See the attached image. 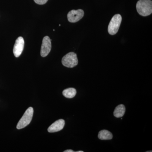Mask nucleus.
I'll use <instances>...</instances> for the list:
<instances>
[{"label":"nucleus","instance_id":"5","mask_svg":"<svg viewBox=\"0 0 152 152\" xmlns=\"http://www.w3.org/2000/svg\"><path fill=\"white\" fill-rule=\"evenodd\" d=\"M51 41L48 36L44 37L41 46V56L45 57L48 55L52 48Z\"/></svg>","mask_w":152,"mask_h":152},{"label":"nucleus","instance_id":"2","mask_svg":"<svg viewBox=\"0 0 152 152\" xmlns=\"http://www.w3.org/2000/svg\"><path fill=\"white\" fill-rule=\"evenodd\" d=\"M34 114V109L32 107H30L25 112L23 115L18 123L17 128L18 129H20L29 124L32 119Z\"/></svg>","mask_w":152,"mask_h":152},{"label":"nucleus","instance_id":"9","mask_svg":"<svg viewBox=\"0 0 152 152\" xmlns=\"http://www.w3.org/2000/svg\"><path fill=\"white\" fill-rule=\"evenodd\" d=\"M113 137L112 133L106 130L100 131L98 134V138L101 140H110Z\"/></svg>","mask_w":152,"mask_h":152},{"label":"nucleus","instance_id":"8","mask_svg":"<svg viewBox=\"0 0 152 152\" xmlns=\"http://www.w3.org/2000/svg\"><path fill=\"white\" fill-rule=\"evenodd\" d=\"M65 124L64 120L59 119L57 120L52 124L48 129V132L50 133L56 132L63 129Z\"/></svg>","mask_w":152,"mask_h":152},{"label":"nucleus","instance_id":"1","mask_svg":"<svg viewBox=\"0 0 152 152\" xmlns=\"http://www.w3.org/2000/svg\"><path fill=\"white\" fill-rule=\"evenodd\" d=\"M138 13L140 15L146 17L152 13L151 0H139L136 5Z\"/></svg>","mask_w":152,"mask_h":152},{"label":"nucleus","instance_id":"4","mask_svg":"<svg viewBox=\"0 0 152 152\" xmlns=\"http://www.w3.org/2000/svg\"><path fill=\"white\" fill-rule=\"evenodd\" d=\"M62 64L68 68H73L78 63L77 54L74 52L68 53L64 56L62 59Z\"/></svg>","mask_w":152,"mask_h":152},{"label":"nucleus","instance_id":"10","mask_svg":"<svg viewBox=\"0 0 152 152\" xmlns=\"http://www.w3.org/2000/svg\"><path fill=\"white\" fill-rule=\"evenodd\" d=\"M126 112V108L123 104L119 105L116 107L114 112V115L116 118H119L122 117Z\"/></svg>","mask_w":152,"mask_h":152},{"label":"nucleus","instance_id":"3","mask_svg":"<svg viewBox=\"0 0 152 152\" xmlns=\"http://www.w3.org/2000/svg\"><path fill=\"white\" fill-rule=\"evenodd\" d=\"M122 17L119 14L115 15L109 23L108 31L109 34L114 35L118 33L122 21Z\"/></svg>","mask_w":152,"mask_h":152},{"label":"nucleus","instance_id":"13","mask_svg":"<svg viewBox=\"0 0 152 152\" xmlns=\"http://www.w3.org/2000/svg\"><path fill=\"white\" fill-rule=\"evenodd\" d=\"M74 151L72 150H67L64 151V152H74Z\"/></svg>","mask_w":152,"mask_h":152},{"label":"nucleus","instance_id":"7","mask_svg":"<svg viewBox=\"0 0 152 152\" xmlns=\"http://www.w3.org/2000/svg\"><path fill=\"white\" fill-rule=\"evenodd\" d=\"M25 41L21 37L17 38L14 45L13 53L15 57L18 58L21 55L24 48Z\"/></svg>","mask_w":152,"mask_h":152},{"label":"nucleus","instance_id":"12","mask_svg":"<svg viewBox=\"0 0 152 152\" xmlns=\"http://www.w3.org/2000/svg\"><path fill=\"white\" fill-rule=\"evenodd\" d=\"M36 4L39 5H43L48 2V0H34Z\"/></svg>","mask_w":152,"mask_h":152},{"label":"nucleus","instance_id":"6","mask_svg":"<svg viewBox=\"0 0 152 152\" xmlns=\"http://www.w3.org/2000/svg\"><path fill=\"white\" fill-rule=\"evenodd\" d=\"M84 15V12L83 10H72L68 13V21L70 23H75L79 21Z\"/></svg>","mask_w":152,"mask_h":152},{"label":"nucleus","instance_id":"14","mask_svg":"<svg viewBox=\"0 0 152 152\" xmlns=\"http://www.w3.org/2000/svg\"><path fill=\"white\" fill-rule=\"evenodd\" d=\"M77 152H83V151H77Z\"/></svg>","mask_w":152,"mask_h":152},{"label":"nucleus","instance_id":"11","mask_svg":"<svg viewBox=\"0 0 152 152\" xmlns=\"http://www.w3.org/2000/svg\"><path fill=\"white\" fill-rule=\"evenodd\" d=\"M77 94V91L74 88H69L63 91V95L65 97L71 99L74 97Z\"/></svg>","mask_w":152,"mask_h":152}]
</instances>
